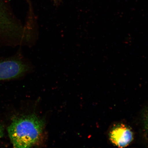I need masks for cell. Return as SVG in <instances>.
<instances>
[{
	"label": "cell",
	"instance_id": "1",
	"mask_svg": "<svg viewBox=\"0 0 148 148\" xmlns=\"http://www.w3.org/2000/svg\"><path fill=\"white\" fill-rule=\"evenodd\" d=\"M45 122L36 114L14 118L7 129L9 138L14 148L33 147L40 140Z\"/></svg>",
	"mask_w": 148,
	"mask_h": 148
},
{
	"label": "cell",
	"instance_id": "2",
	"mask_svg": "<svg viewBox=\"0 0 148 148\" xmlns=\"http://www.w3.org/2000/svg\"><path fill=\"white\" fill-rule=\"evenodd\" d=\"M33 68L32 62L20 50L12 56L0 57V81L18 78Z\"/></svg>",
	"mask_w": 148,
	"mask_h": 148
},
{
	"label": "cell",
	"instance_id": "3",
	"mask_svg": "<svg viewBox=\"0 0 148 148\" xmlns=\"http://www.w3.org/2000/svg\"><path fill=\"white\" fill-rule=\"evenodd\" d=\"M110 141L119 147L128 145L133 139V134L128 127L123 124L114 126L110 134Z\"/></svg>",
	"mask_w": 148,
	"mask_h": 148
},
{
	"label": "cell",
	"instance_id": "4",
	"mask_svg": "<svg viewBox=\"0 0 148 148\" xmlns=\"http://www.w3.org/2000/svg\"><path fill=\"white\" fill-rule=\"evenodd\" d=\"M144 126L146 132L148 134V111L144 116Z\"/></svg>",
	"mask_w": 148,
	"mask_h": 148
},
{
	"label": "cell",
	"instance_id": "5",
	"mask_svg": "<svg viewBox=\"0 0 148 148\" xmlns=\"http://www.w3.org/2000/svg\"><path fill=\"white\" fill-rule=\"evenodd\" d=\"M3 129L2 127L0 125V138L3 137Z\"/></svg>",
	"mask_w": 148,
	"mask_h": 148
},
{
	"label": "cell",
	"instance_id": "6",
	"mask_svg": "<svg viewBox=\"0 0 148 148\" xmlns=\"http://www.w3.org/2000/svg\"><path fill=\"white\" fill-rule=\"evenodd\" d=\"M54 1H57V0H54Z\"/></svg>",
	"mask_w": 148,
	"mask_h": 148
}]
</instances>
